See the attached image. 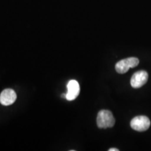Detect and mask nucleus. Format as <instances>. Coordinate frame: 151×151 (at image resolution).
<instances>
[{"mask_svg":"<svg viewBox=\"0 0 151 151\" xmlns=\"http://www.w3.org/2000/svg\"><path fill=\"white\" fill-rule=\"evenodd\" d=\"M119 150L118 148H110L109 150V151H118Z\"/></svg>","mask_w":151,"mask_h":151,"instance_id":"nucleus-7","label":"nucleus"},{"mask_svg":"<svg viewBox=\"0 0 151 151\" xmlns=\"http://www.w3.org/2000/svg\"><path fill=\"white\" fill-rule=\"evenodd\" d=\"M148 79V73L144 70H140L134 73L130 81V83L132 88H139L146 83Z\"/></svg>","mask_w":151,"mask_h":151,"instance_id":"nucleus-4","label":"nucleus"},{"mask_svg":"<svg viewBox=\"0 0 151 151\" xmlns=\"http://www.w3.org/2000/svg\"><path fill=\"white\" fill-rule=\"evenodd\" d=\"M62 97L65 98V99H66V94H62Z\"/></svg>","mask_w":151,"mask_h":151,"instance_id":"nucleus-8","label":"nucleus"},{"mask_svg":"<svg viewBox=\"0 0 151 151\" xmlns=\"http://www.w3.org/2000/svg\"><path fill=\"white\" fill-rule=\"evenodd\" d=\"M131 127L137 132H144L150 126V120L148 117L139 116L134 118L130 122Z\"/></svg>","mask_w":151,"mask_h":151,"instance_id":"nucleus-3","label":"nucleus"},{"mask_svg":"<svg viewBox=\"0 0 151 151\" xmlns=\"http://www.w3.org/2000/svg\"><path fill=\"white\" fill-rule=\"evenodd\" d=\"M80 93V86L78 81L71 80L67 84V92L66 93V99L68 101H72L78 96Z\"/></svg>","mask_w":151,"mask_h":151,"instance_id":"nucleus-5","label":"nucleus"},{"mask_svg":"<svg viewBox=\"0 0 151 151\" xmlns=\"http://www.w3.org/2000/svg\"><path fill=\"white\" fill-rule=\"evenodd\" d=\"M115 122H116V120L110 111L101 110L98 113L97 124L99 128L106 129V128L113 127Z\"/></svg>","mask_w":151,"mask_h":151,"instance_id":"nucleus-1","label":"nucleus"},{"mask_svg":"<svg viewBox=\"0 0 151 151\" xmlns=\"http://www.w3.org/2000/svg\"><path fill=\"white\" fill-rule=\"evenodd\" d=\"M139 64V60L137 58H128L123 59L116 65V70L118 73L123 74L129 71L130 68H134Z\"/></svg>","mask_w":151,"mask_h":151,"instance_id":"nucleus-2","label":"nucleus"},{"mask_svg":"<svg viewBox=\"0 0 151 151\" xmlns=\"http://www.w3.org/2000/svg\"><path fill=\"white\" fill-rule=\"evenodd\" d=\"M17 98L16 93L12 89H6L0 94V103L4 106L13 104Z\"/></svg>","mask_w":151,"mask_h":151,"instance_id":"nucleus-6","label":"nucleus"}]
</instances>
